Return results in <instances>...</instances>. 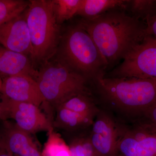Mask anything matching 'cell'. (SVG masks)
Returning <instances> with one entry per match:
<instances>
[{
    "label": "cell",
    "instance_id": "ffe728a7",
    "mask_svg": "<svg viewBox=\"0 0 156 156\" xmlns=\"http://www.w3.org/2000/svg\"><path fill=\"white\" fill-rule=\"evenodd\" d=\"M29 4V1L0 0V25L24 12Z\"/></svg>",
    "mask_w": 156,
    "mask_h": 156
},
{
    "label": "cell",
    "instance_id": "7a4b0ae2",
    "mask_svg": "<svg viewBox=\"0 0 156 156\" xmlns=\"http://www.w3.org/2000/svg\"><path fill=\"white\" fill-rule=\"evenodd\" d=\"M92 82L102 101L128 117L138 120L156 104V80L103 76Z\"/></svg>",
    "mask_w": 156,
    "mask_h": 156
},
{
    "label": "cell",
    "instance_id": "cb8c5ba5",
    "mask_svg": "<svg viewBox=\"0 0 156 156\" xmlns=\"http://www.w3.org/2000/svg\"><path fill=\"white\" fill-rule=\"evenodd\" d=\"M0 119L6 120L5 112H4L2 104V100L0 101Z\"/></svg>",
    "mask_w": 156,
    "mask_h": 156
},
{
    "label": "cell",
    "instance_id": "9a60e30c",
    "mask_svg": "<svg viewBox=\"0 0 156 156\" xmlns=\"http://www.w3.org/2000/svg\"><path fill=\"white\" fill-rule=\"evenodd\" d=\"M54 125L69 132H76L91 127L94 120L90 119L62 106L56 108Z\"/></svg>",
    "mask_w": 156,
    "mask_h": 156
},
{
    "label": "cell",
    "instance_id": "d4e9b609",
    "mask_svg": "<svg viewBox=\"0 0 156 156\" xmlns=\"http://www.w3.org/2000/svg\"><path fill=\"white\" fill-rule=\"evenodd\" d=\"M0 156H13L9 152L5 147L0 151Z\"/></svg>",
    "mask_w": 156,
    "mask_h": 156
},
{
    "label": "cell",
    "instance_id": "7402d4cb",
    "mask_svg": "<svg viewBox=\"0 0 156 156\" xmlns=\"http://www.w3.org/2000/svg\"><path fill=\"white\" fill-rule=\"evenodd\" d=\"M137 122L156 132V104L144 112Z\"/></svg>",
    "mask_w": 156,
    "mask_h": 156
},
{
    "label": "cell",
    "instance_id": "8992f818",
    "mask_svg": "<svg viewBox=\"0 0 156 156\" xmlns=\"http://www.w3.org/2000/svg\"><path fill=\"white\" fill-rule=\"evenodd\" d=\"M108 75L109 78L135 77L156 80V42L146 36Z\"/></svg>",
    "mask_w": 156,
    "mask_h": 156
},
{
    "label": "cell",
    "instance_id": "9c48e42d",
    "mask_svg": "<svg viewBox=\"0 0 156 156\" xmlns=\"http://www.w3.org/2000/svg\"><path fill=\"white\" fill-rule=\"evenodd\" d=\"M118 124L107 112L101 110L94 119L89 138L99 156H115L119 126Z\"/></svg>",
    "mask_w": 156,
    "mask_h": 156
},
{
    "label": "cell",
    "instance_id": "ac0fdd59",
    "mask_svg": "<svg viewBox=\"0 0 156 156\" xmlns=\"http://www.w3.org/2000/svg\"><path fill=\"white\" fill-rule=\"evenodd\" d=\"M48 133L41 156H72L69 146L58 133L53 129Z\"/></svg>",
    "mask_w": 156,
    "mask_h": 156
},
{
    "label": "cell",
    "instance_id": "3957f363",
    "mask_svg": "<svg viewBox=\"0 0 156 156\" xmlns=\"http://www.w3.org/2000/svg\"><path fill=\"white\" fill-rule=\"evenodd\" d=\"M55 56L89 82L104 76L107 69V65L92 38L79 22L69 26L62 33Z\"/></svg>",
    "mask_w": 156,
    "mask_h": 156
},
{
    "label": "cell",
    "instance_id": "52a82bcc",
    "mask_svg": "<svg viewBox=\"0 0 156 156\" xmlns=\"http://www.w3.org/2000/svg\"><path fill=\"white\" fill-rule=\"evenodd\" d=\"M115 156H156V132L138 122L119 125Z\"/></svg>",
    "mask_w": 156,
    "mask_h": 156
},
{
    "label": "cell",
    "instance_id": "8fae6325",
    "mask_svg": "<svg viewBox=\"0 0 156 156\" xmlns=\"http://www.w3.org/2000/svg\"><path fill=\"white\" fill-rule=\"evenodd\" d=\"M0 93L10 100L33 104L40 107L44 103L36 80L28 76H17L3 79Z\"/></svg>",
    "mask_w": 156,
    "mask_h": 156
},
{
    "label": "cell",
    "instance_id": "603a6c76",
    "mask_svg": "<svg viewBox=\"0 0 156 156\" xmlns=\"http://www.w3.org/2000/svg\"><path fill=\"white\" fill-rule=\"evenodd\" d=\"M146 27V36L156 42V16L147 20Z\"/></svg>",
    "mask_w": 156,
    "mask_h": 156
},
{
    "label": "cell",
    "instance_id": "e0dca14e",
    "mask_svg": "<svg viewBox=\"0 0 156 156\" xmlns=\"http://www.w3.org/2000/svg\"><path fill=\"white\" fill-rule=\"evenodd\" d=\"M52 10L58 25L76 15L82 0H51Z\"/></svg>",
    "mask_w": 156,
    "mask_h": 156
},
{
    "label": "cell",
    "instance_id": "484cf974",
    "mask_svg": "<svg viewBox=\"0 0 156 156\" xmlns=\"http://www.w3.org/2000/svg\"><path fill=\"white\" fill-rule=\"evenodd\" d=\"M4 147H5V143H4L3 133L2 134L0 133V151L2 150Z\"/></svg>",
    "mask_w": 156,
    "mask_h": 156
},
{
    "label": "cell",
    "instance_id": "44dd1931",
    "mask_svg": "<svg viewBox=\"0 0 156 156\" xmlns=\"http://www.w3.org/2000/svg\"><path fill=\"white\" fill-rule=\"evenodd\" d=\"M68 145L72 156H99L89 141V135L76 136Z\"/></svg>",
    "mask_w": 156,
    "mask_h": 156
},
{
    "label": "cell",
    "instance_id": "7c38bea8",
    "mask_svg": "<svg viewBox=\"0 0 156 156\" xmlns=\"http://www.w3.org/2000/svg\"><path fill=\"white\" fill-rule=\"evenodd\" d=\"M3 133L5 148L13 156H41L30 134L15 124L5 123Z\"/></svg>",
    "mask_w": 156,
    "mask_h": 156
},
{
    "label": "cell",
    "instance_id": "6da1fadb",
    "mask_svg": "<svg viewBox=\"0 0 156 156\" xmlns=\"http://www.w3.org/2000/svg\"><path fill=\"white\" fill-rule=\"evenodd\" d=\"M79 23L90 35L104 58L107 69L114 66L146 36V27L139 20L114 9Z\"/></svg>",
    "mask_w": 156,
    "mask_h": 156
},
{
    "label": "cell",
    "instance_id": "2e32d148",
    "mask_svg": "<svg viewBox=\"0 0 156 156\" xmlns=\"http://www.w3.org/2000/svg\"><path fill=\"white\" fill-rule=\"evenodd\" d=\"M59 106L92 120H94L100 110L92 99L90 91L74 95Z\"/></svg>",
    "mask_w": 156,
    "mask_h": 156
},
{
    "label": "cell",
    "instance_id": "4316f807",
    "mask_svg": "<svg viewBox=\"0 0 156 156\" xmlns=\"http://www.w3.org/2000/svg\"><path fill=\"white\" fill-rule=\"evenodd\" d=\"M3 80L2 77L0 76V92L2 89V85Z\"/></svg>",
    "mask_w": 156,
    "mask_h": 156
},
{
    "label": "cell",
    "instance_id": "5bb4252c",
    "mask_svg": "<svg viewBox=\"0 0 156 156\" xmlns=\"http://www.w3.org/2000/svg\"><path fill=\"white\" fill-rule=\"evenodd\" d=\"M128 0H82L76 15L82 19L89 20L108 11L121 9L125 10Z\"/></svg>",
    "mask_w": 156,
    "mask_h": 156
},
{
    "label": "cell",
    "instance_id": "30bf717a",
    "mask_svg": "<svg viewBox=\"0 0 156 156\" xmlns=\"http://www.w3.org/2000/svg\"><path fill=\"white\" fill-rule=\"evenodd\" d=\"M26 10L0 25V45L24 54L31 60L32 47L27 21Z\"/></svg>",
    "mask_w": 156,
    "mask_h": 156
},
{
    "label": "cell",
    "instance_id": "4fadbf2b",
    "mask_svg": "<svg viewBox=\"0 0 156 156\" xmlns=\"http://www.w3.org/2000/svg\"><path fill=\"white\" fill-rule=\"evenodd\" d=\"M38 69L30 58L0 45V76L2 79L17 76H28L36 80Z\"/></svg>",
    "mask_w": 156,
    "mask_h": 156
},
{
    "label": "cell",
    "instance_id": "d6986e66",
    "mask_svg": "<svg viewBox=\"0 0 156 156\" xmlns=\"http://www.w3.org/2000/svg\"><path fill=\"white\" fill-rule=\"evenodd\" d=\"M127 9L131 16L147 21L156 16V0H128L126 9Z\"/></svg>",
    "mask_w": 156,
    "mask_h": 156
},
{
    "label": "cell",
    "instance_id": "ba28073f",
    "mask_svg": "<svg viewBox=\"0 0 156 156\" xmlns=\"http://www.w3.org/2000/svg\"><path fill=\"white\" fill-rule=\"evenodd\" d=\"M2 103L6 120L11 119L14 124L29 134L53 130L50 120L38 107L33 104L10 100L2 96Z\"/></svg>",
    "mask_w": 156,
    "mask_h": 156
},
{
    "label": "cell",
    "instance_id": "277c9868",
    "mask_svg": "<svg viewBox=\"0 0 156 156\" xmlns=\"http://www.w3.org/2000/svg\"><path fill=\"white\" fill-rule=\"evenodd\" d=\"M29 2L26 10L27 21L32 47L31 61L37 69L55 57L62 33L60 25L53 13L51 0Z\"/></svg>",
    "mask_w": 156,
    "mask_h": 156
},
{
    "label": "cell",
    "instance_id": "5b68a950",
    "mask_svg": "<svg viewBox=\"0 0 156 156\" xmlns=\"http://www.w3.org/2000/svg\"><path fill=\"white\" fill-rule=\"evenodd\" d=\"M36 80L44 103L56 108L74 95L89 92L87 78L70 69L56 58L39 67Z\"/></svg>",
    "mask_w": 156,
    "mask_h": 156
}]
</instances>
